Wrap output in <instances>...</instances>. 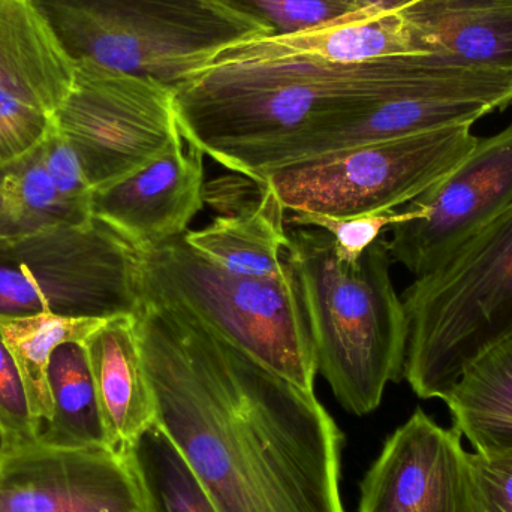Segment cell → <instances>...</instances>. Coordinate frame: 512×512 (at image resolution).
<instances>
[{"label": "cell", "mask_w": 512, "mask_h": 512, "mask_svg": "<svg viewBox=\"0 0 512 512\" xmlns=\"http://www.w3.org/2000/svg\"><path fill=\"white\" fill-rule=\"evenodd\" d=\"M471 512H512V451L468 453Z\"/></svg>", "instance_id": "cell-29"}, {"label": "cell", "mask_w": 512, "mask_h": 512, "mask_svg": "<svg viewBox=\"0 0 512 512\" xmlns=\"http://www.w3.org/2000/svg\"><path fill=\"white\" fill-rule=\"evenodd\" d=\"M444 402L475 453L512 451V336L475 358Z\"/></svg>", "instance_id": "cell-19"}, {"label": "cell", "mask_w": 512, "mask_h": 512, "mask_svg": "<svg viewBox=\"0 0 512 512\" xmlns=\"http://www.w3.org/2000/svg\"><path fill=\"white\" fill-rule=\"evenodd\" d=\"M412 95L474 99L501 110L512 98V75L442 65L432 54L349 65L295 57L207 62L174 90V102L189 143L262 186L270 171L318 156L364 111Z\"/></svg>", "instance_id": "cell-2"}, {"label": "cell", "mask_w": 512, "mask_h": 512, "mask_svg": "<svg viewBox=\"0 0 512 512\" xmlns=\"http://www.w3.org/2000/svg\"><path fill=\"white\" fill-rule=\"evenodd\" d=\"M87 358L111 448L125 454L156 424L135 315L107 319L86 340Z\"/></svg>", "instance_id": "cell-15"}, {"label": "cell", "mask_w": 512, "mask_h": 512, "mask_svg": "<svg viewBox=\"0 0 512 512\" xmlns=\"http://www.w3.org/2000/svg\"><path fill=\"white\" fill-rule=\"evenodd\" d=\"M358 512H471L462 435L417 409L367 472Z\"/></svg>", "instance_id": "cell-12"}, {"label": "cell", "mask_w": 512, "mask_h": 512, "mask_svg": "<svg viewBox=\"0 0 512 512\" xmlns=\"http://www.w3.org/2000/svg\"><path fill=\"white\" fill-rule=\"evenodd\" d=\"M409 204L424 216L391 227L388 249L393 262L420 277L512 206V125L478 138L447 179Z\"/></svg>", "instance_id": "cell-10"}, {"label": "cell", "mask_w": 512, "mask_h": 512, "mask_svg": "<svg viewBox=\"0 0 512 512\" xmlns=\"http://www.w3.org/2000/svg\"><path fill=\"white\" fill-rule=\"evenodd\" d=\"M143 512H218L167 433L155 424L125 451Z\"/></svg>", "instance_id": "cell-24"}, {"label": "cell", "mask_w": 512, "mask_h": 512, "mask_svg": "<svg viewBox=\"0 0 512 512\" xmlns=\"http://www.w3.org/2000/svg\"><path fill=\"white\" fill-rule=\"evenodd\" d=\"M72 62L176 90L222 48L270 35L219 0H33Z\"/></svg>", "instance_id": "cell-6"}, {"label": "cell", "mask_w": 512, "mask_h": 512, "mask_svg": "<svg viewBox=\"0 0 512 512\" xmlns=\"http://www.w3.org/2000/svg\"><path fill=\"white\" fill-rule=\"evenodd\" d=\"M53 128L50 113L0 89V162L30 152Z\"/></svg>", "instance_id": "cell-28"}, {"label": "cell", "mask_w": 512, "mask_h": 512, "mask_svg": "<svg viewBox=\"0 0 512 512\" xmlns=\"http://www.w3.org/2000/svg\"><path fill=\"white\" fill-rule=\"evenodd\" d=\"M0 512H143V505L126 454L36 442L0 460Z\"/></svg>", "instance_id": "cell-11"}, {"label": "cell", "mask_w": 512, "mask_h": 512, "mask_svg": "<svg viewBox=\"0 0 512 512\" xmlns=\"http://www.w3.org/2000/svg\"><path fill=\"white\" fill-rule=\"evenodd\" d=\"M420 54L411 24L402 11H360L315 29L291 35H261L228 45L209 62L315 59L364 63L385 57Z\"/></svg>", "instance_id": "cell-14"}, {"label": "cell", "mask_w": 512, "mask_h": 512, "mask_svg": "<svg viewBox=\"0 0 512 512\" xmlns=\"http://www.w3.org/2000/svg\"><path fill=\"white\" fill-rule=\"evenodd\" d=\"M141 251L107 222L60 225L0 242V316L137 315Z\"/></svg>", "instance_id": "cell-7"}, {"label": "cell", "mask_w": 512, "mask_h": 512, "mask_svg": "<svg viewBox=\"0 0 512 512\" xmlns=\"http://www.w3.org/2000/svg\"><path fill=\"white\" fill-rule=\"evenodd\" d=\"M74 69L33 0H0V89L53 116Z\"/></svg>", "instance_id": "cell-17"}, {"label": "cell", "mask_w": 512, "mask_h": 512, "mask_svg": "<svg viewBox=\"0 0 512 512\" xmlns=\"http://www.w3.org/2000/svg\"><path fill=\"white\" fill-rule=\"evenodd\" d=\"M0 430L11 448L38 442V430L30 412L26 388L14 357L0 334Z\"/></svg>", "instance_id": "cell-27"}, {"label": "cell", "mask_w": 512, "mask_h": 512, "mask_svg": "<svg viewBox=\"0 0 512 512\" xmlns=\"http://www.w3.org/2000/svg\"><path fill=\"white\" fill-rule=\"evenodd\" d=\"M141 256L143 301L186 313L271 372L315 393V349L291 265L276 277L231 273L183 236Z\"/></svg>", "instance_id": "cell-5"}, {"label": "cell", "mask_w": 512, "mask_h": 512, "mask_svg": "<svg viewBox=\"0 0 512 512\" xmlns=\"http://www.w3.org/2000/svg\"><path fill=\"white\" fill-rule=\"evenodd\" d=\"M472 125H457L292 162L270 171L286 212L349 218L408 206L472 152Z\"/></svg>", "instance_id": "cell-8"}, {"label": "cell", "mask_w": 512, "mask_h": 512, "mask_svg": "<svg viewBox=\"0 0 512 512\" xmlns=\"http://www.w3.org/2000/svg\"><path fill=\"white\" fill-rule=\"evenodd\" d=\"M92 209L63 197L45 173L36 147L0 162V242L60 225L92 221Z\"/></svg>", "instance_id": "cell-23"}, {"label": "cell", "mask_w": 512, "mask_h": 512, "mask_svg": "<svg viewBox=\"0 0 512 512\" xmlns=\"http://www.w3.org/2000/svg\"><path fill=\"white\" fill-rule=\"evenodd\" d=\"M48 384L53 418L39 435V444L113 450L84 342H66L54 349L48 366Z\"/></svg>", "instance_id": "cell-20"}, {"label": "cell", "mask_w": 512, "mask_h": 512, "mask_svg": "<svg viewBox=\"0 0 512 512\" xmlns=\"http://www.w3.org/2000/svg\"><path fill=\"white\" fill-rule=\"evenodd\" d=\"M9 450L8 441H6L5 435H3L2 430H0V460L5 456L6 451Z\"/></svg>", "instance_id": "cell-32"}, {"label": "cell", "mask_w": 512, "mask_h": 512, "mask_svg": "<svg viewBox=\"0 0 512 512\" xmlns=\"http://www.w3.org/2000/svg\"><path fill=\"white\" fill-rule=\"evenodd\" d=\"M495 110L489 102L474 99L417 95L387 99L364 111L357 119L328 138L319 155L450 126L474 125L478 119Z\"/></svg>", "instance_id": "cell-22"}, {"label": "cell", "mask_w": 512, "mask_h": 512, "mask_svg": "<svg viewBox=\"0 0 512 512\" xmlns=\"http://www.w3.org/2000/svg\"><path fill=\"white\" fill-rule=\"evenodd\" d=\"M156 424L218 512H345L343 436L297 385L180 310L135 315Z\"/></svg>", "instance_id": "cell-1"}, {"label": "cell", "mask_w": 512, "mask_h": 512, "mask_svg": "<svg viewBox=\"0 0 512 512\" xmlns=\"http://www.w3.org/2000/svg\"><path fill=\"white\" fill-rule=\"evenodd\" d=\"M415 47L442 65L512 72V5L420 0L403 9Z\"/></svg>", "instance_id": "cell-16"}, {"label": "cell", "mask_w": 512, "mask_h": 512, "mask_svg": "<svg viewBox=\"0 0 512 512\" xmlns=\"http://www.w3.org/2000/svg\"><path fill=\"white\" fill-rule=\"evenodd\" d=\"M248 15L270 35L315 29L360 12L357 0H219Z\"/></svg>", "instance_id": "cell-26"}, {"label": "cell", "mask_w": 512, "mask_h": 512, "mask_svg": "<svg viewBox=\"0 0 512 512\" xmlns=\"http://www.w3.org/2000/svg\"><path fill=\"white\" fill-rule=\"evenodd\" d=\"M204 153L182 140L137 173L92 194V215L141 252L188 233L204 203Z\"/></svg>", "instance_id": "cell-13"}, {"label": "cell", "mask_w": 512, "mask_h": 512, "mask_svg": "<svg viewBox=\"0 0 512 512\" xmlns=\"http://www.w3.org/2000/svg\"><path fill=\"white\" fill-rule=\"evenodd\" d=\"M294 270L312 334L318 373L351 414H370L405 369L408 318L391 280L388 240L381 237L355 264L336 254L330 234L288 230Z\"/></svg>", "instance_id": "cell-3"}, {"label": "cell", "mask_w": 512, "mask_h": 512, "mask_svg": "<svg viewBox=\"0 0 512 512\" xmlns=\"http://www.w3.org/2000/svg\"><path fill=\"white\" fill-rule=\"evenodd\" d=\"M492 2H496V3H508V5H512V0H492Z\"/></svg>", "instance_id": "cell-33"}, {"label": "cell", "mask_w": 512, "mask_h": 512, "mask_svg": "<svg viewBox=\"0 0 512 512\" xmlns=\"http://www.w3.org/2000/svg\"><path fill=\"white\" fill-rule=\"evenodd\" d=\"M36 152L57 191L68 200L92 209V186L87 182L74 147L57 131L56 125L36 146Z\"/></svg>", "instance_id": "cell-30"}, {"label": "cell", "mask_w": 512, "mask_h": 512, "mask_svg": "<svg viewBox=\"0 0 512 512\" xmlns=\"http://www.w3.org/2000/svg\"><path fill=\"white\" fill-rule=\"evenodd\" d=\"M53 119L93 191L132 176L183 138L174 90L89 60L75 62Z\"/></svg>", "instance_id": "cell-9"}, {"label": "cell", "mask_w": 512, "mask_h": 512, "mask_svg": "<svg viewBox=\"0 0 512 512\" xmlns=\"http://www.w3.org/2000/svg\"><path fill=\"white\" fill-rule=\"evenodd\" d=\"M403 378L421 399H447L463 370L512 336V206L415 277Z\"/></svg>", "instance_id": "cell-4"}, {"label": "cell", "mask_w": 512, "mask_h": 512, "mask_svg": "<svg viewBox=\"0 0 512 512\" xmlns=\"http://www.w3.org/2000/svg\"><path fill=\"white\" fill-rule=\"evenodd\" d=\"M424 212L408 204L403 212L366 213V215L334 218V216L294 213L286 218L292 227L316 228L330 234L336 254L343 262L355 264L361 255L382 237V233L402 222L421 219Z\"/></svg>", "instance_id": "cell-25"}, {"label": "cell", "mask_w": 512, "mask_h": 512, "mask_svg": "<svg viewBox=\"0 0 512 512\" xmlns=\"http://www.w3.org/2000/svg\"><path fill=\"white\" fill-rule=\"evenodd\" d=\"M104 321L50 312L0 316V334L20 370L38 439L53 418L48 366L54 349L66 342H84Z\"/></svg>", "instance_id": "cell-21"}, {"label": "cell", "mask_w": 512, "mask_h": 512, "mask_svg": "<svg viewBox=\"0 0 512 512\" xmlns=\"http://www.w3.org/2000/svg\"><path fill=\"white\" fill-rule=\"evenodd\" d=\"M420 0H357L360 11L396 12Z\"/></svg>", "instance_id": "cell-31"}, {"label": "cell", "mask_w": 512, "mask_h": 512, "mask_svg": "<svg viewBox=\"0 0 512 512\" xmlns=\"http://www.w3.org/2000/svg\"><path fill=\"white\" fill-rule=\"evenodd\" d=\"M285 212L273 189L264 185L261 200L251 209L219 216L209 227L183 237L198 254L231 273L276 277L289 267Z\"/></svg>", "instance_id": "cell-18"}]
</instances>
